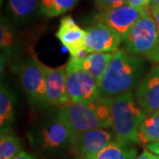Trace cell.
<instances>
[{
    "label": "cell",
    "mask_w": 159,
    "mask_h": 159,
    "mask_svg": "<svg viewBox=\"0 0 159 159\" xmlns=\"http://www.w3.org/2000/svg\"><path fill=\"white\" fill-rule=\"evenodd\" d=\"M143 62L123 51H117L98 86L100 97L113 99L132 92L142 82Z\"/></svg>",
    "instance_id": "6da1fadb"
},
{
    "label": "cell",
    "mask_w": 159,
    "mask_h": 159,
    "mask_svg": "<svg viewBox=\"0 0 159 159\" xmlns=\"http://www.w3.org/2000/svg\"><path fill=\"white\" fill-rule=\"evenodd\" d=\"M146 115L132 92L113 98L111 127L117 141L127 146L139 143L138 129Z\"/></svg>",
    "instance_id": "7a4b0ae2"
},
{
    "label": "cell",
    "mask_w": 159,
    "mask_h": 159,
    "mask_svg": "<svg viewBox=\"0 0 159 159\" xmlns=\"http://www.w3.org/2000/svg\"><path fill=\"white\" fill-rule=\"evenodd\" d=\"M123 41L125 51L133 56H146L157 46L159 34L150 8L132 27Z\"/></svg>",
    "instance_id": "3957f363"
},
{
    "label": "cell",
    "mask_w": 159,
    "mask_h": 159,
    "mask_svg": "<svg viewBox=\"0 0 159 159\" xmlns=\"http://www.w3.org/2000/svg\"><path fill=\"white\" fill-rule=\"evenodd\" d=\"M66 90L71 102L89 103L100 97L96 80L83 69L77 66L72 59L66 65Z\"/></svg>",
    "instance_id": "277c9868"
},
{
    "label": "cell",
    "mask_w": 159,
    "mask_h": 159,
    "mask_svg": "<svg viewBox=\"0 0 159 159\" xmlns=\"http://www.w3.org/2000/svg\"><path fill=\"white\" fill-rule=\"evenodd\" d=\"M57 117L68 126L73 134L93 129L109 128L89 103L71 102L59 111Z\"/></svg>",
    "instance_id": "5b68a950"
},
{
    "label": "cell",
    "mask_w": 159,
    "mask_h": 159,
    "mask_svg": "<svg viewBox=\"0 0 159 159\" xmlns=\"http://www.w3.org/2000/svg\"><path fill=\"white\" fill-rule=\"evenodd\" d=\"M117 139L105 129H93L73 135L70 147L80 159H90Z\"/></svg>",
    "instance_id": "8992f818"
},
{
    "label": "cell",
    "mask_w": 159,
    "mask_h": 159,
    "mask_svg": "<svg viewBox=\"0 0 159 159\" xmlns=\"http://www.w3.org/2000/svg\"><path fill=\"white\" fill-rule=\"evenodd\" d=\"M21 82L30 102L38 105H47L45 99L44 65L34 57L28 59L22 69Z\"/></svg>",
    "instance_id": "52a82bcc"
},
{
    "label": "cell",
    "mask_w": 159,
    "mask_h": 159,
    "mask_svg": "<svg viewBox=\"0 0 159 159\" xmlns=\"http://www.w3.org/2000/svg\"><path fill=\"white\" fill-rule=\"evenodd\" d=\"M86 32V50L89 54L115 52L123 41L113 29L99 20L89 26Z\"/></svg>",
    "instance_id": "ba28073f"
},
{
    "label": "cell",
    "mask_w": 159,
    "mask_h": 159,
    "mask_svg": "<svg viewBox=\"0 0 159 159\" xmlns=\"http://www.w3.org/2000/svg\"><path fill=\"white\" fill-rule=\"evenodd\" d=\"M147 10L135 8L125 4L117 8L100 11L97 16V20L104 23L109 28L113 29L124 40L132 27Z\"/></svg>",
    "instance_id": "9c48e42d"
},
{
    "label": "cell",
    "mask_w": 159,
    "mask_h": 159,
    "mask_svg": "<svg viewBox=\"0 0 159 159\" xmlns=\"http://www.w3.org/2000/svg\"><path fill=\"white\" fill-rule=\"evenodd\" d=\"M86 30L80 28L72 16L67 15L61 19L56 36L68 50L71 57L82 58L89 55L86 50Z\"/></svg>",
    "instance_id": "30bf717a"
},
{
    "label": "cell",
    "mask_w": 159,
    "mask_h": 159,
    "mask_svg": "<svg viewBox=\"0 0 159 159\" xmlns=\"http://www.w3.org/2000/svg\"><path fill=\"white\" fill-rule=\"evenodd\" d=\"M44 77L47 103L64 106L71 103L66 90V66L52 68L44 65Z\"/></svg>",
    "instance_id": "8fae6325"
},
{
    "label": "cell",
    "mask_w": 159,
    "mask_h": 159,
    "mask_svg": "<svg viewBox=\"0 0 159 159\" xmlns=\"http://www.w3.org/2000/svg\"><path fill=\"white\" fill-rule=\"evenodd\" d=\"M135 100L147 114L159 111V65L155 66L138 86Z\"/></svg>",
    "instance_id": "7c38bea8"
},
{
    "label": "cell",
    "mask_w": 159,
    "mask_h": 159,
    "mask_svg": "<svg viewBox=\"0 0 159 159\" xmlns=\"http://www.w3.org/2000/svg\"><path fill=\"white\" fill-rule=\"evenodd\" d=\"M73 134L58 117L46 126L42 133L43 146L47 148H59L71 144Z\"/></svg>",
    "instance_id": "4fadbf2b"
},
{
    "label": "cell",
    "mask_w": 159,
    "mask_h": 159,
    "mask_svg": "<svg viewBox=\"0 0 159 159\" xmlns=\"http://www.w3.org/2000/svg\"><path fill=\"white\" fill-rule=\"evenodd\" d=\"M113 53H90L82 58L71 57L70 59L79 66L83 69L88 74H89L96 80L97 85L99 86L103 75L108 68L109 64L113 57Z\"/></svg>",
    "instance_id": "5bb4252c"
},
{
    "label": "cell",
    "mask_w": 159,
    "mask_h": 159,
    "mask_svg": "<svg viewBox=\"0 0 159 159\" xmlns=\"http://www.w3.org/2000/svg\"><path fill=\"white\" fill-rule=\"evenodd\" d=\"M14 99L10 91L2 86L0 90V126L1 134L10 132L14 121Z\"/></svg>",
    "instance_id": "9a60e30c"
},
{
    "label": "cell",
    "mask_w": 159,
    "mask_h": 159,
    "mask_svg": "<svg viewBox=\"0 0 159 159\" xmlns=\"http://www.w3.org/2000/svg\"><path fill=\"white\" fill-rule=\"evenodd\" d=\"M139 144L148 145L159 142V111L147 114L138 129Z\"/></svg>",
    "instance_id": "2e32d148"
},
{
    "label": "cell",
    "mask_w": 159,
    "mask_h": 159,
    "mask_svg": "<svg viewBox=\"0 0 159 159\" xmlns=\"http://www.w3.org/2000/svg\"><path fill=\"white\" fill-rule=\"evenodd\" d=\"M136 149L116 141L90 159H136Z\"/></svg>",
    "instance_id": "e0dca14e"
},
{
    "label": "cell",
    "mask_w": 159,
    "mask_h": 159,
    "mask_svg": "<svg viewBox=\"0 0 159 159\" xmlns=\"http://www.w3.org/2000/svg\"><path fill=\"white\" fill-rule=\"evenodd\" d=\"M77 0H41L40 11L48 18L57 17L73 9Z\"/></svg>",
    "instance_id": "ac0fdd59"
},
{
    "label": "cell",
    "mask_w": 159,
    "mask_h": 159,
    "mask_svg": "<svg viewBox=\"0 0 159 159\" xmlns=\"http://www.w3.org/2000/svg\"><path fill=\"white\" fill-rule=\"evenodd\" d=\"M38 0H9L8 7L11 16L16 20L31 17L36 11Z\"/></svg>",
    "instance_id": "d6986e66"
},
{
    "label": "cell",
    "mask_w": 159,
    "mask_h": 159,
    "mask_svg": "<svg viewBox=\"0 0 159 159\" xmlns=\"http://www.w3.org/2000/svg\"><path fill=\"white\" fill-rule=\"evenodd\" d=\"M22 151L21 144L14 135L4 133L0 136V159H11Z\"/></svg>",
    "instance_id": "ffe728a7"
},
{
    "label": "cell",
    "mask_w": 159,
    "mask_h": 159,
    "mask_svg": "<svg viewBox=\"0 0 159 159\" xmlns=\"http://www.w3.org/2000/svg\"><path fill=\"white\" fill-rule=\"evenodd\" d=\"M97 115L109 127L111 126L112 119V99L99 97L94 102L89 103Z\"/></svg>",
    "instance_id": "44dd1931"
},
{
    "label": "cell",
    "mask_w": 159,
    "mask_h": 159,
    "mask_svg": "<svg viewBox=\"0 0 159 159\" xmlns=\"http://www.w3.org/2000/svg\"><path fill=\"white\" fill-rule=\"evenodd\" d=\"M13 42V34L10 26L2 19L0 28V44L2 49L10 48Z\"/></svg>",
    "instance_id": "7402d4cb"
},
{
    "label": "cell",
    "mask_w": 159,
    "mask_h": 159,
    "mask_svg": "<svg viewBox=\"0 0 159 159\" xmlns=\"http://www.w3.org/2000/svg\"><path fill=\"white\" fill-rule=\"evenodd\" d=\"M95 2L100 11L111 10L126 4V0H95Z\"/></svg>",
    "instance_id": "603a6c76"
},
{
    "label": "cell",
    "mask_w": 159,
    "mask_h": 159,
    "mask_svg": "<svg viewBox=\"0 0 159 159\" xmlns=\"http://www.w3.org/2000/svg\"><path fill=\"white\" fill-rule=\"evenodd\" d=\"M152 0H126V4L135 8L147 10L149 9Z\"/></svg>",
    "instance_id": "cb8c5ba5"
},
{
    "label": "cell",
    "mask_w": 159,
    "mask_h": 159,
    "mask_svg": "<svg viewBox=\"0 0 159 159\" xmlns=\"http://www.w3.org/2000/svg\"><path fill=\"white\" fill-rule=\"evenodd\" d=\"M145 57H147L149 61L157 63L159 65V42L153 50L150 51L149 53H148Z\"/></svg>",
    "instance_id": "d4e9b609"
},
{
    "label": "cell",
    "mask_w": 159,
    "mask_h": 159,
    "mask_svg": "<svg viewBox=\"0 0 159 159\" xmlns=\"http://www.w3.org/2000/svg\"><path fill=\"white\" fill-rule=\"evenodd\" d=\"M136 159H159V156L150 152L149 150H144Z\"/></svg>",
    "instance_id": "484cf974"
},
{
    "label": "cell",
    "mask_w": 159,
    "mask_h": 159,
    "mask_svg": "<svg viewBox=\"0 0 159 159\" xmlns=\"http://www.w3.org/2000/svg\"><path fill=\"white\" fill-rule=\"evenodd\" d=\"M149 8H150L152 16H153L154 20L156 21V24H157V31H158L159 34V6H152V7H149Z\"/></svg>",
    "instance_id": "4316f807"
},
{
    "label": "cell",
    "mask_w": 159,
    "mask_h": 159,
    "mask_svg": "<svg viewBox=\"0 0 159 159\" xmlns=\"http://www.w3.org/2000/svg\"><path fill=\"white\" fill-rule=\"evenodd\" d=\"M146 147L148 150L152 153L158 155L159 156V142H154V143H149L148 145H146Z\"/></svg>",
    "instance_id": "83f0119b"
},
{
    "label": "cell",
    "mask_w": 159,
    "mask_h": 159,
    "mask_svg": "<svg viewBox=\"0 0 159 159\" xmlns=\"http://www.w3.org/2000/svg\"><path fill=\"white\" fill-rule=\"evenodd\" d=\"M11 159H35L33 157V156H31V155H29V153H27V152H25V151H21L20 153H19L16 156V157H14L13 158Z\"/></svg>",
    "instance_id": "f1b7e54d"
},
{
    "label": "cell",
    "mask_w": 159,
    "mask_h": 159,
    "mask_svg": "<svg viewBox=\"0 0 159 159\" xmlns=\"http://www.w3.org/2000/svg\"><path fill=\"white\" fill-rule=\"evenodd\" d=\"M152 6H159V0H152L150 7H152Z\"/></svg>",
    "instance_id": "f546056e"
},
{
    "label": "cell",
    "mask_w": 159,
    "mask_h": 159,
    "mask_svg": "<svg viewBox=\"0 0 159 159\" xmlns=\"http://www.w3.org/2000/svg\"><path fill=\"white\" fill-rule=\"evenodd\" d=\"M0 1H1V3H2V2H3V0H0Z\"/></svg>",
    "instance_id": "4dcf8cb0"
}]
</instances>
